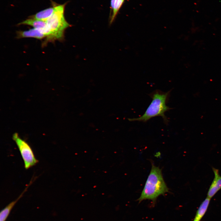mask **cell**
Returning <instances> with one entry per match:
<instances>
[{"label":"cell","mask_w":221,"mask_h":221,"mask_svg":"<svg viewBox=\"0 0 221 221\" xmlns=\"http://www.w3.org/2000/svg\"><path fill=\"white\" fill-rule=\"evenodd\" d=\"M12 139L15 142L24 161V167L28 169L38 162L33 152L28 143L20 138L17 133H14Z\"/></svg>","instance_id":"4"},{"label":"cell","mask_w":221,"mask_h":221,"mask_svg":"<svg viewBox=\"0 0 221 221\" xmlns=\"http://www.w3.org/2000/svg\"><path fill=\"white\" fill-rule=\"evenodd\" d=\"M29 184L27 186L23 192L16 199L10 202L1 211L0 221H6L11 210L17 201L22 197L24 193L26 191L30 185Z\"/></svg>","instance_id":"8"},{"label":"cell","mask_w":221,"mask_h":221,"mask_svg":"<svg viewBox=\"0 0 221 221\" xmlns=\"http://www.w3.org/2000/svg\"><path fill=\"white\" fill-rule=\"evenodd\" d=\"M170 92V91L164 92L158 90L153 91L149 95L152 101L144 113L138 118H128L129 121L146 122L153 117L161 116L165 123L167 124L169 120L165 113L172 109L166 105Z\"/></svg>","instance_id":"2"},{"label":"cell","mask_w":221,"mask_h":221,"mask_svg":"<svg viewBox=\"0 0 221 221\" xmlns=\"http://www.w3.org/2000/svg\"><path fill=\"white\" fill-rule=\"evenodd\" d=\"M169 188L164 179L161 170L152 164L151 169L144 187L137 200L139 203L146 200L152 201L154 205L158 197L169 192Z\"/></svg>","instance_id":"1"},{"label":"cell","mask_w":221,"mask_h":221,"mask_svg":"<svg viewBox=\"0 0 221 221\" xmlns=\"http://www.w3.org/2000/svg\"><path fill=\"white\" fill-rule=\"evenodd\" d=\"M54 10V6L41 10L30 16V18L37 20L46 21L52 15Z\"/></svg>","instance_id":"10"},{"label":"cell","mask_w":221,"mask_h":221,"mask_svg":"<svg viewBox=\"0 0 221 221\" xmlns=\"http://www.w3.org/2000/svg\"><path fill=\"white\" fill-rule=\"evenodd\" d=\"M124 0H111V8L112 10V14L110 22H112L118 12L122 5Z\"/></svg>","instance_id":"11"},{"label":"cell","mask_w":221,"mask_h":221,"mask_svg":"<svg viewBox=\"0 0 221 221\" xmlns=\"http://www.w3.org/2000/svg\"><path fill=\"white\" fill-rule=\"evenodd\" d=\"M18 25H27L31 26L34 28L38 29L46 36L48 38L50 35V32L47 26L46 21H43L29 18L18 24Z\"/></svg>","instance_id":"5"},{"label":"cell","mask_w":221,"mask_h":221,"mask_svg":"<svg viewBox=\"0 0 221 221\" xmlns=\"http://www.w3.org/2000/svg\"><path fill=\"white\" fill-rule=\"evenodd\" d=\"M17 38L32 37L41 39L46 37L45 35L39 30L33 28L26 31H19L17 32Z\"/></svg>","instance_id":"7"},{"label":"cell","mask_w":221,"mask_h":221,"mask_svg":"<svg viewBox=\"0 0 221 221\" xmlns=\"http://www.w3.org/2000/svg\"><path fill=\"white\" fill-rule=\"evenodd\" d=\"M214 174V178L209 188L207 193V197L211 199L221 189V176L218 169L212 168Z\"/></svg>","instance_id":"6"},{"label":"cell","mask_w":221,"mask_h":221,"mask_svg":"<svg viewBox=\"0 0 221 221\" xmlns=\"http://www.w3.org/2000/svg\"><path fill=\"white\" fill-rule=\"evenodd\" d=\"M65 4L54 5V10L51 16L46 21L50 35L46 42L55 40H61L64 37V32L70 25L64 16Z\"/></svg>","instance_id":"3"},{"label":"cell","mask_w":221,"mask_h":221,"mask_svg":"<svg viewBox=\"0 0 221 221\" xmlns=\"http://www.w3.org/2000/svg\"><path fill=\"white\" fill-rule=\"evenodd\" d=\"M211 199L207 197L201 203L196 211L193 221H200L208 207Z\"/></svg>","instance_id":"9"}]
</instances>
